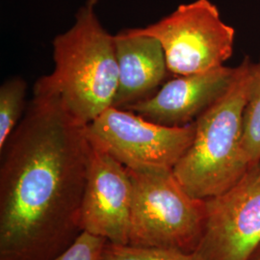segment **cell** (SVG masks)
<instances>
[{"label":"cell","instance_id":"2","mask_svg":"<svg viewBox=\"0 0 260 260\" xmlns=\"http://www.w3.org/2000/svg\"><path fill=\"white\" fill-rule=\"evenodd\" d=\"M52 46L54 71L38 80L58 95L75 120L87 125L113 106L117 93L115 36L87 4L77 12L75 24L54 38Z\"/></svg>","mask_w":260,"mask_h":260},{"label":"cell","instance_id":"12","mask_svg":"<svg viewBox=\"0 0 260 260\" xmlns=\"http://www.w3.org/2000/svg\"><path fill=\"white\" fill-rule=\"evenodd\" d=\"M27 83L20 76H14L0 87V149L23 118Z\"/></svg>","mask_w":260,"mask_h":260},{"label":"cell","instance_id":"14","mask_svg":"<svg viewBox=\"0 0 260 260\" xmlns=\"http://www.w3.org/2000/svg\"><path fill=\"white\" fill-rule=\"evenodd\" d=\"M106 242L103 237L83 232L67 250L51 260H103Z\"/></svg>","mask_w":260,"mask_h":260},{"label":"cell","instance_id":"5","mask_svg":"<svg viewBox=\"0 0 260 260\" xmlns=\"http://www.w3.org/2000/svg\"><path fill=\"white\" fill-rule=\"evenodd\" d=\"M133 30L157 39L165 52L169 73L177 76L222 67L233 53L235 30L223 22L219 10L209 0L179 5L157 22Z\"/></svg>","mask_w":260,"mask_h":260},{"label":"cell","instance_id":"6","mask_svg":"<svg viewBox=\"0 0 260 260\" xmlns=\"http://www.w3.org/2000/svg\"><path fill=\"white\" fill-rule=\"evenodd\" d=\"M91 146L133 171L173 170L195 136V123L166 126L111 106L86 125Z\"/></svg>","mask_w":260,"mask_h":260},{"label":"cell","instance_id":"10","mask_svg":"<svg viewBox=\"0 0 260 260\" xmlns=\"http://www.w3.org/2000/svg\"><path fill=\"white\" fill-rule=\"evenodd\" d=\"M119 68L118 90L113 106L124 109L149 99L167 77V61L157 39L133 28L115 35Z\"/></svg>","mask_w":260,"mask_h":260},{"label":"cell","instance_id":"13","mask_svg":"<svg viewBox=\"0 0 260 260\" xmlns=\"http://www.w3.org/2000/svg\"><path fill=\"white\" fill-rule=\"evenodd\" d=\"M103 260H205L198 251H180L177 249L138 247L129 244L120 245L106 242Z\"/></svg>","mask_w":260,"mask_h":260},{"label":"cell","instance_id":"8","mask_svg":"<svg viewBox=\"0 0 260 260\" xmlns=\"http://www.w3.org/2000/svg\"><path fill=\"white\" fill-rule=\"evenodd\" d=\"M132 197L127 168L91 146L80 211L81 232L113 244H128Z\"/></svg>","mask_w":260,"mask_h":260},{"label":"cell","instance_id":"9","mask_svg":"<svg viewBox=\"0 0 260 260\" xmlns=\"http://www.w3.org/2000/svg\"><path fill=\"white\" fill-rule=\"evenodd\" d=\"M238 67L180 75L162 85L149 99L124 108L166 126H185L217 103L233 86Z\"/></svg>","mask_w":260,"mask_h":260},{"label":"cell","instance_id":"16","mask_svg":"<svg viewBox=\"0 0 260 260\" xmlns=\"http://www.w3.org/2000/svg\"><path fill=\"white\" fill-rule=\"evenodd\" d=\"M98 2H99V0H89L87 4L90 5V6H93V7L95 4H98Z\"/></svg>","mask_w":260,"mask_h":260},{"label":"cell","instance_id":"15","mask_svg":"<svg viewBox=\"0 0 260 260\" xmlns=\"http://www.w3.org/2000/svg\"><path fill=\"white\" fill-rule=\"evenodd\" d=\"M249 260H260V245L256 248V250L253 251Z\"/></svg>","mask_w":260,"mask_h":260},{"label":"cell","instance_id":"4","mask_svg":"<svg viewBox=\"0 0 260 260\" xmlns=\"http://www.w3.org/2000/svg\"><path fill=\"white\" fill-rule=\"evenodd\" d=\"M127 170L133 186L128 244L197 251L205 233V200L190 195L173 170Z\"/></svg>","mask_w":260,"mask_h":260},{"label":"cell","instance_id":"3","mask_svg":"<svg viewBox=\"0 0 260 260\" xmlns=\"http://www.w3.org/2000/svg\"><path fill=\"white\" fill-rule=\"evenodd\" d=\"M254 64L245 58L230 90L196 120L193 142L173 169L194 198L223 194L251 169L243 148V118Z\"/></svg>","mask_w":260,"mask_h":260},{"label":"cell","instance_id":"17","mask_svg":"<svg viewBox=\"0 0 260 260\" xmlns=\"http://www.w3.org/2000/svg\"><path fill=\"white\" fill-rule=\"evenodd\" d=\"M258 177H259V179H260V167H259V171H258Z\"/></svg>","mask_w":260,"mask_h":260},{"label":"cell","instance_id":"7","mask_svg":"<svg viewBox=\"0 0 260 260\" xmlns=\"http://www.w3.org/2000/svg\"><path fill=\"white\" fill-rule=\"evenodd\" d=\"M260 165L223 194L205 200V260H249L260 245Z\"/></svg>","mask_w":260,"mask_h":260},{"label":"cell","instance_id":"1","mask_svg":"<svg viewBox=\"0 0 260 260\" xmlns=\"http://www.w3.org/2000/svg\"><path fill=\"white\" fill-rule=\"evenodd\" d=\"M86 125L39 80L0 149V260H51L81 234Z\"/></svg>","mask_w":260,"mask_h":260},{"label":"cell","instance_id":"11","mask_svg":"<svg viewBox=\"0 0 260 260\" xmlns=\"http://www.w3.org/2000/svg\"><path fill=\"white\" fill-rule=\"evenodd\" d=\"M243 148L250 167L260 165V62L254 64L244 110Z\"/></svg>","mask_w":260,"mask_h":260}]
</instances>
